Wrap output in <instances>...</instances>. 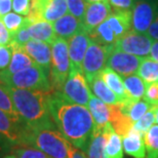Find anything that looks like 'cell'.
Masks as SVG:
<instances>
[{
	"mask_svg": "<svg viewBox=\"0 0 158 158\" xmlns=\"http://www.w3.org/2000/svg\"><path fill=\"white\" fill-rule=\"evenodd\" d=\"M25 146L33 147L49 158H69L72 145L66 140L58 128L28 129Z\"/></svg>",
	"mask_w": 158,
	"mask_h": 158,
	"instance_id": "3",
	"label": "cell"
},
{
	"mask_svg": "<svg viewBox=\"0 0 158 158\" xmlns=\"http://www.w3.org/2000/svg\"><path fill=\"white\" fill-rule=\"evenodd\" d=\"M110 110H111L110 124L112 125L116 134H118L120 137H123L134 127L135 123L127 116L123 114L118 105H110Z\"/></svg>",
	"mask_w": 158,
	"mask_h": 158,
	"instance_id": "26",
	"label": "cell"
},
{
	"mask_svg": "<svg viewBox=\"0 0 158 158\" xmlns=\"http://www.w3.org/2000/svg\"><path fill=\"white\" fill-rule=\"evenodd\" d=\"M12 145L1 132H0V157L7 155L9 151H11Z\"/></svg>",
	"mask_w": 158,
	"mask_h": 158,
	"instance_id": "43",
	"label": "cell"
},
{
	"mask_svg": "<svg viewBox=\"0 0 158 158\" xmlns=\"http://www.w3.org/2000/svg\"><path fill=\"white\" fill-rule=\"evenodd\" d=\"M66 3L68 6L69 14L74 15L75 18L82 22L87 7L86 2L84 0H66Z\"/></svg>",
	"mask_w": 158,
	"mask_h": 158,
	"instance_id": "36",
	"label": "cell"
},
{
	"mask_svg": "<svg viewBox=\"0 0 158 158\" xmlns=\"http://www.w3.org/2000/svg\"><path fill=\"white\" fill-rule=\"evenodd\" d=\"M154 43V40L150 38L147 34L138 33L134 30H131L125 35L120 37L113 44L115 49L120 52L147 58L150 55V50Z\"/></svg>",
	"mask_w": 158,
	"mask_h": 158,
	"instance_id": "9",
	"label": "cell"
},
{
	"mask_svg": "<svg viewBox=\"0 0 158 158\" xmlns=\"http://www.w3.org/2000/svg\"><path fill=\"white\" fill-rule=\"evenodd\" d=\"M144 100L152 106L158 105V82L147 84Z\"/></svg>",
	"mask_w": 158,
	"mask_h": 158,
	"instance_id": "39",
	"label": "cell"
},
{
	"mask_svg": "<svg viewBox=\"0 0 158 158\" xmlns=\"http://www.w3.org/2000/svg\"><path fill=\"white\" fill-rule=\"evenodd\" d=\"M0 109L6 112L7 114H9L14 119L18 120V121H20V122H23L22 119L20 118V116H19L14 104H12L10 94L8 93L7 87H6V85L3 84L1 81H0Z\"/></svg>",
	"mask_w": 158,
	"mask_h": 158,
	"instance_id": "33",
	"label": "cell"
},
{
	"mask_svg": "<svg viewBox=\"0 0 158 158\" xmlns=\"http://www.w3.org/2000/svg\"><path fill=\"white\" fill-rule=\"evenodd\" d=\"M68 11L66 0H33L28 18L32 23L43 20L52 24Z\"/></svg>",
	"mask_w": 158,
	"mask_h": 158,
	"instance_id": "8",
	"label": "cell"
},
{
	"mask_svg": "<svg viewBox=\"0 0 158 158\" xmlns=\"http://www.w3.org/2000/svg\"><path fill=\"white\" fill-rule=\"evenodd\" d=\"M154 122H155V107L153 106L143 117L135 123L134 128L142 135H145V134L153 126Z\"/></svg>",
	"mask_w": 158,
	"mask_h": 158,
	"instance_id": "34",
	"label": "cell"
},
{
	"mask_svg": "<svg viewBox=\"0 0 158 158\" xmlns=\"http://www.w3.org/2000/svg\"><path fill=\"white\" fill-rule=\"evenodd\" d=\"M143 60L144 58L120 52V50L115 49L113 46L107 58L106 67L112 69L121 76L126 77L138 72V69Z\"/></svg>",
	"mask_w": 158,
	"mask_h": 158,
	"instance_id": "11",
	"label": "cell"
},
{
	"mask_svg": "<svg viewBox=\"0 0 158 158\" xmlns=\"http://www.w3.org/2000/svg\"><path fill=\"white\" fill-rule=\"evenodd\" d=\"M48 107L52 121L61 135L73 147L85 152L94 129L89 110L68 102L55 91L49 94Z\"/></svg>",
	"mask_w": 158,
	"mask_h": 158,
	"instance_id": "1",
	"label": "cell"
},
{
	"mask_svg": "<svg viewBox=\"0 0 158 158\" xmlns=\"http://www.w3.org/2000/svg\"><path fill=\"white\" fill-rule=\"evenodd\" d=\"M109 3L113 10L125 11L134 7L135 0H109Z\"/></svg>",
	"mask_w": 158,
	"mask_h": 158,
	"instance_id": "41",
	"label": "cell"
},
{
	"mask_svg": "<svg viewBox=\"0 0 158 158\" xmlns=\"http://www.w3.org/2000/svg\"><path fill=\"white\" fill-rule=\"evenodd\" d=\"M24 50L33 60L37 66L43 69L46 73H50L52 66V45L43 41L31 39L25 44Z\"/></svg>",
	"mask_w": 158,
	"mask_h": 158,
	"instance_id": "15",
	"label": "cell"
},
{
	"mask_svg": "<svg viewBox=\"0 0 158 158\" xmlns=\"http://www.w3.org/2000/svg\"><path fill=\"white\" fill-rule=\"evenodd\" d=\"M155 121L158 124V105H155Z\"/></svg>",
	"mask_w": 158,
	"mask_h": 158,
	"instance_id": "49",
	"label": "cell"
},
{
	"mask_svg": "<svg viewBox=\"0 0 158 158\" xmlns=\"http://www.w3.org/2000/svg\"><path fill=\"white\" fill-rule=\"evenodd\" d=\"M12 9V0H0V18L4 17Z\"/></svg>",
	"mask_w": 158,
	"mask_h": 158,
	"instance_id": "45",
	"label": "cell"
},
{
	"mask_svg": "<svg viewBox=\"0 0 158 158\" xmlns=\"http://www.w3.org/2000/svg\"><path fill=\"white\" fill-rule=\"evenodd\" d=\"M50 45H52V66L49 73L50 83L53 91H59L67 80L71 70L68 41L56 37Z\"/></svg>",
	"mask_w": 158,
	"mask_h": 158,
	"instance_id": "5",
	"label": "cell"
},
{
	"mask_svg": "<svg viewBox=\"0 0 158 158\" xmlns=\"http://www.w3.org/2000/svg\"><path fill=\"white\" fill-rule=\"evenodd\" d=\"M10 154L14 155L15 158H47L43 152L33 147H20L11 149Z\"/></svg>",
	"mask_w": 158,
	"mask_h": 158,
	"instance_id": "35",
	"label": "cell"
},
{
	"mask_svg": "<svg viewBox=\"0 0 158 158\" xmlns=\"http://www.w3.org/2000/svg\"><path fill=\"white\" fill-rule=\"evenodd\" d=\"M11 45V44H10ZM12 46V56L10 64L4 71L0 72V76H10L20 71H23L25 69L30 68L32 66L36 65L33 62V60L28 56V53L25 52L23 47Z\"/></svg>",
	"mask_w": 158,
	"mask_h": 158,
	"instance_id": "18",
	"label": "cell"
},
{
	"mask_svg": "<svg viewBox=\"0 0 158 158\" xmlns=\"http://www.w3.org/2000/svg\"><path fill=\"white\" fill-rule=\"evenodd\" d=\"M149 58L151 60H153V61L158 62V41H155V42L153 43L152 47H151Z\"/></svg>",
	"mask_w": 158,
	"mask_h": 158,
	"instance_id": "47",
	"label": "cell"
},
{
	"mask_svg": "<svg viewBox=\"0 0 158 158\" xmlns=\"http://www.w3.org/2000/svg\"><path fill=\"white\" fill-rule=\"evenodd\" d=\"M88 86H89L90 91L94 94V97L103 101L104 103L108 104V105H119L123 102L117 94H115L107 86L105 82L100 77V75L94 78L91 82H89Z\"/></svg>",
	"mask_w": 158,
	"mask_h": 158,
	"instance_id": "21",
	"label": "cell"
},
{
	"mask_svg": "<svg viewBox=\"0 0 158 158\" xmlns=\"http://www.w3.org/2000/svg\"><path fill=\"white\" fill-rule=\"evenodd\" d=\"M113 9L109 2H97L87 4L84 18L82 20V26L85 32L90 33L98 26L104 23L109 15L112 14Z\"/></svg>",
	"mask_w": 158,
	"mask_h": 158,
	"instance_id": "13",
	"label": "cell"
},
{
	"mask_svg": "<svg viewBox=\"0 0 158 158\" xmlns=\"http://www.w3.org/2000/svg\"><path fill=\"white\" fill-rule=\"evenodd\" d=\"M107 22L118 39L131 30V11L113 10Z\"/></svg>",
	"mask_w": 158,
	"mask_h": 158,
	"instance_id": "20",
	"label": "cell"
},
{
	"mask_svg": "<svg viewBox=\"0 0 158 158\" xmlns=\"http://www.w3.org/2000/svg\"><path fill=\"white\" fill-rule=\"evenodd\" d=\"M138 76L147 84L158 82V62L151 60L149 56L144 58L138 69Z\"/></svg>",
	"mask_w": 158,
	"mask_h": 158,
	"instance_id": "30",
	"label": "cell"
},
{
	"mask_svg": "<svg viewBox=\"0 0 158 158\" xmlns=\"http://www.w3.org/2000/svg\"><path fill=\"white\" fill-rule=\"evenodd\" d=\"M147 35L152 38L154 41H158V12L156 15L155 19H154L153 23L151 24L150 28L148 29Z\"/></svg>",
	"mask_w": 158,
	"mask_h": 158,
	"instance_id": "44",
	"label": "cell"
},
{
	"mask_svg": "<svg viewBox=\"0 0 158 158\" xmlns=\"http://www.w3.org/2000/svg\"><path fill=\"white\" fill-rule=\"evenodd\" d=\"M113 45H101L90 41L82 62V72L89 83L106 68L107 58L112 50Z\"/></svg>",
	"mask_w": 158,
	"mask_h": 158,
	"instance_id": "7",
	"label": "cell"
},
{
	"mask_svg": "<svg viewBox=\"0 0 158 158\" xmlns=\"http://www.w3.org/2000/svg\"><path fill=\"white\" fill-rule=\"evenodd\" d=\"M90 37L87 32L81 31L76 35L68 40L69 58H70L71 70L82 71V62H83L85 52L90 43Z\"/></svg>",
	"mask_w": 158,
	"mask_h": 158,
	"instance_id": "14",
	"label": "cell"
},
{
	"mask_svg": "<svg viewBox=\"0 0 158 158\" xmlns=\"http://www.w3.org/2000/svg\"><path fill=\"white\" fill-rule=\"evenodd\" d=\"M29 127L0 109V132L10 142L12 146L25 145Z\"/></svg>",
	"mask_w": 158,
	"mask_h": 158,
	"instance_id": "12",
	"label": "cell"
},
{
	"mask_svg": "<svg viewBox=\"0 0 158 158\" xmlns=\"http://www.w3.org/2000/svg\"><path fill=\"white\" fill-rule=\"evenodd\" d=\"M87 107L91 114V117L94 119V127L103 129L107 124H109L110 115H111L110 105L104 103L103 101H101L94 96H91Z\"/></svg>",
	"mask_w": 158,
	"mask_h": 158,
	"instance_id": "19",
	"label": "cell"
},
{
	"mask_svg": "<svg viewBox=\"0 0 158 158\" xmlns=\"http://www.w3.org/2000/svg\"><path fill=\"white\" fill-rule=\"evenodd\" d=\"M100 77L102 78V80L105 82V84L111 89L113 93L121 99L123 102L127 99L125 94V88L124 84H123L122 78L120 77V75L116 73L115 71H113L112 69L106 67L104 70L100 73Z\"/></svg>",
	"mask_w": 158,
	"mask_h": 158,
	"instance_id": "28",
	"label": "cell"
},
{
	"mask_svg": "<svg viewBox=\"0 0 158 158\" xmlns=\"http://www.w3.org/2000/svg\"><path fill=\"white\" fill-rule=\"evenodd\" d=\"M12 56V46L0 45V72L4 71L8 67Z\"/></svg>",
	"mask_w": 158,
	"mask_h": 158,
	"instance_id": "38",
	"label": "cell"
},
{
	"mask_svg": "<svg viewBox=\"0 0 158 158\" xmlns=\"http://www.w3.org/2000/svg\"><path fill=\"white\" fill-rule=\"evenodd\" d=\"M58 93L63 99L73 104L86 107L90 100L91 93L82 71L70 70L67 80Z\"/></svg>",
	"mask_w": 158,
	"mask_h": 158,
	"instance_id": "6",
	"label": "cell"
},
{
	"mask_svg": "<svg viewBox=\"0 0 158 158\" xmlns=\"http://www.w3.org/2000/svg\"><path fill=\"white\" fill-rule=\"evenodd\" d=\"M86 4H90V3H97V2H109V0H84Z\"/></svg>",
	"mask_w": 158,
	"mask_h": 158,
	"instance_id": "48",
	"label": "cell"
},
{
	"mask_svg": "<svg viewBox=\"0 0 158 158\" xmlns=\"http://www.w3.org/2000/svg\"><path fill=\"white\" fill-rule=\"evenodd\" d=\"M2 158H15V156H14V155H11V154H7V155L3 156Z\"/></svg>",
	"mask_w": 158,
	"mask_h": 158,
	"instance_id": "50",
	"label": "cell"
},
{
	"mask_svg": "<svg viewBox=\"0 0 158 158\" xmlns=\"http://www.w3.org/2000/svg\"><path fill=\"white\" fill-rule=\"evenodd\" d=\"M106 134V156L107 158H123V147H122V139L116 134L113 129L112 125L107 124L103 128Z\"/></svg>",
	"mask_w": 158,
	"mask_h": 158,
	"instance_id": "27",
	"label": "cell"
},
{
	"mask_svg": "<svg viewBox=\"0 0 158 158\" xmlns=\"http://www.w3.org/2000/svg\"><path fill=\"white\" fill-rule=\"evenodd\" d=\"M69 158H87L85 152H83L80 149H77L75 147H72L71 152H70V157Z\"/></svg>",
	"mask_w": 158,
	"mask_h": 158,
	"instance_id": "46",
	"label": "cell"
},
{
	"mask_svg": "<svg viewBox=\"0 0 158 158\" xmlns=\"http://www.w3.org/2000/svg\"><path fill=\"white\" fill-rule=\"evenodd\" d=\"M88 35H89L91 41L101 44V45H113L117 40L107 20L91 31L90 33H88Z\"/></svg>",
	"mask_w": 158,
	"mask_h": 158,
	"instance_id": "29",
	"label": "cell"
},
{
	"mask_svg": "<svg viewBox=\"0 0 158 158\" xmlns=\"http://www.w3.org/2000/svg\"><path fill=\"white\" fill-rule=\"evenodd\" d=\"M31 1H33V0H31Z\"/></svg>",
	"mask_w": 158,
	"mask_h": 158,
	"instance_id": "51",
	"label": "cell"
},
{
	"mask_svg": "<svg viewBox=\"0 0 158 158\" xmlns=\"http://www.w3.org/2000/svg\"><path fill=\"white\" fill-rule=\"evenodd\" d=\"M7 87L19 116L30 128H56L50 116V93Z\"/></svg>",
	"mask_w": 158,
	"mask_h": 158,
	"instance_id": "2",
	"label": "cell"
},
{
	"mask_svg": "<svg viewBox=\"0 0 158 158\" xmlns=\"http://www.w3.org/2000/svg\"><path fill=\"white\" fill-rule=\"evenodd\" d=\"M49 74L37 65L25 69L10 76H0V81L6 86L28 90L52 93Z\"/></svg>",
	"mask_w": 158,
	"mask_h": 158,
	"instance_id": "4",
	"label": "cell"
},
{
	"mask_svg": "<svg viewBox=\"0 0 158 158\" xmlns=\"http://www.w3.org/2000/svg\"><path fill=\"white\" fill-rule=\"evenodd\" d=\"M52 27L56 37H60V38H63L67 41L71 37L76 35L77 33L83 31L82 22L71 14L65 15L64 17L52 23Z\"/></svg>",
	"mask_w": 158,
	"mask_h": 158,
	"instance_id": "16",
	"label": "cell"
},
{
	"mask_svg": "<svg viewBox=\"0 0 158 158\" xmlns=\"http://www.w3.org/2000/svg\"><path fill=\"white\" fill-rule=\"evenodd\" d=\"M146 158H158V124L153 125L144 135Z\"/></svg>",
	"mask_w": 158,
	"mask_h": 158,
	"instance_id": "32",
	"label": "cell"
},
{
	"mask_svg": "<svg viewBox=\"0 0 158 158\" xmlns=\"http://www.w3.org/2000/svg\"><path fill=\"white\" fill-rule=\"evenodd\" d=\"M28 28H29L31 38L33 40L43 41V42L52 44L56 38L52 24L46 21L41 20L33 22L28 26Z\"/></svg>",
	"mask_w": 158,
	"mask_h": 158,
	"instance_id": "22",
	"label": "cell"
},
{
	"mask_svg": "<svg viewBox=\"0 0 158 158\" xmlns=\"http://www.w3.org/2000/svg\"><path fill=\"white\" fill-rule=\"evenodd\" d=\"M29 25H26L25 27H23L22 29L19 30L18 32L12 34V35H11V37H12L11 43H10L11 45L19 46V47H24L25 44L28 43L31 39H32V38H31L30 32H29V28H28Z\"/></svg>",
	"mask_w": 158,
	"mask_h": 158,
	"instance_id": "37",
	"label": "cell"
},
{
	"mask_svg": "<svg viewBox=\"0 0 158 158\" xmlns=\"http://www.w3.org/2000/svg\"><path fill=\"white\" fill-rule=\"evenodd\" d=\"M0 21L4 24V26L6 29L8 30V32L11 34H15V32H18L19 30L22 29L23 27H25L26 25H29L30 23H32L28 17H24L15 12H9V14L5 15L4 17L0 18Z\"/></svg>",
	"mask_w": 158,
	"mask_h": 158,
	"instance_id": "31",
	"label": "cell"
},
{
	"mask_svg": "<svg viewBox=\"0 0 158 158\" xmlns=\"http://www.w3.org/2000/svg\"><path fill=\"white\" fill-rule=\"evenodd\" d=\"M118 106L123 114L127 116L134 123L140 120L153 107L145 100H140L137 102H134L131 100H126L121 104H119Z\"/></svg>",
	"mask_w": 158,
	"mask_h": 158,
	"instance_id": "23",
	"label": "cell"
},
{
	"mask_svg": "<svg viewBox=\"0 0 158 158\" xmlns=\"http://www.w3.org/2000/svg\"><path fill=\"white\" fill-rule=\"evenodd\" d=\"M31 9V0H12V10L24 17H28Z\"/></svg>",
	"mask_w": 158,
	"mask_h": 158,
	"instance_id": "40",
	"label": "cell"
},
{
	"mask_svg": "<svg viewBox=\"0 0 158 158\" xmlns=\"http://www.w3.org/2000/svg\"><path fill=\"white\" fill-rule=\"evenodd\" d=\"M158 5L155 0H138L131 11V30L138 33L148 32L157 12Z\"/></svg>",
	"mask_w": 158,
	"mask_h": 158,
	"instance_id": "10",
	"label": "cell"
},
{
	"mask_svg": "<svg viewBox=\"0 0 158 158\" xmlns=\"http://www.w3.org/2000/svg\"><path fill=\"white\" fill-rule=\"evenodd\" d=\"M11 34L6 29L4 24L0 21V45H9L11 43Z\"/></svg>",
	"mask_w": 158,
	"mask_h": 158,
	"instance_id": "42",
	"label": "cell"
},
{
	"mask_svg": "<svg viewBox=\"0 0 158 158\" xmlns=\"http://www.w3.org/2000/svg\"><path fill=\"white\" fill-rule=\"evenodd\" d=\"M106 142L107 137L104 129L94 127L93 137L85 154L87 158H107L106 156Z\"/></svg>",
	"mask_w": 158,
	"mask_h": 158,
	"instance_id": "24",
	"label": "cell"
},
{
	"mask_svg": "<svg viewBox=\"0 0 158 158\" xmlns=\"http://www.w3.org/2000/svg\"><path fill=\"white\" fill-rule=\"evenodd\" d=\"M123 151L135 158H146L144 135L132 127L125 135L121 137Z\"/></svg>",
	"mask_w": 158,
	"mask_h": 158,
	"instance_id": "17",
	"label": "cell"
},
{
	"mask_svg": "<svg viewBox=\"0 0 158 158\" xmlns=\"http://www.w3.org/2000/svg\"><path fill=\"white\" fill-rule=\"evenodd\" d=\"M123 84H124L125 94L128 100L137 102V101H140L142 98H144L147 83L138 75L132 74L124 77Z\"/></svg>",
	"mask_w": 158,
	"mask_h": 158,
	"instance_id": "25",
	"label": "cell"
}]
</instances>
